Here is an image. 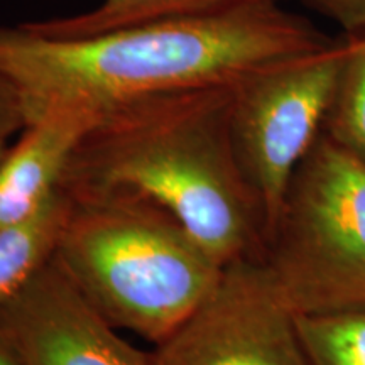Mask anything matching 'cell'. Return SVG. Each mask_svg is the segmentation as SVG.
Listing matches in <instances>:
<instances>
[{
	"mask_svg": "<svg viewBox=\"0 0 365 365\" xmlns=\"http://www.w3.org/2000/svg\"><path fill=\"white\" fill-rule=\"evenodd\" d=\"M97 113L53 112L29 122L0 159V227L36 212L58 188Z\"/></svg>",
	"mask_w": 365,
	"mask_h": 365,
	"instance_id": "ba28073f",
	"label": "cell"
},
{
	"mask_svg": "<svg viewBox=\"0 0 365 365\" xmlns=\"http://www.w3.org/2000/svg\"><path fill=\"white\" fill-rule=\"evenodd\" d=\"M257 2H276V4H279L281 0H257Z\"/></svg>",
	"mask_w": 365,
	"mask_h": 365,
	"instance_id": "e0dca14e",
	"label": "cell"
},
{
	"mask_svg": "<svg viewBox=\"0 0 365 365\" xmlns=\"http://www.w3.org/2000/svg\"><path fill=\"white\" fill-rule=\"evenodd\" d=\"M239 2L242 0H102L88 12L24 22V26L43 38L81 39L148 22L205 16Z\"/></svg>",
	"mask_w": 365,
	"mask_h": 365,
	"instance_id": "30bf717a",
	"label": "cell"
},
{
	"mask_svg": "<svg viewBox=\"0 0 365 365\" xmlns=\"http://www.w3.org/2000/svg\"><path fill=\"white\" fill-rule=\"evenodd\" d=\"M0 335L19 365H150L53 259L0 307Z\"/></svg>",
	"mask_w": 365,
	"mask_h": 365,
	"instance_id": "52a82bcc",
	"label": "cell"
},
{
	"mask_svg": "<svg viewBox=\"0 0 365 365\" xmlns=\"http://www.w3.org/2000/svg\"><path fill=\"white\" fill-rule=\"evenodd\" d=\"M120 331L156 345L220 279V262L164 210L124 198L75 202L54 255Z\"/></svg>",
	"mask_w": 365,
	"mask_h": 365,
	"instance_id": "3957f363",
	"label": "cell"
},
{
	"mask_svg": "<svg viewBox=\"0 0 365 365\" xmlns=\"http://www.w3.org/2000/svg\"><path fill=\"white\" fill-rule=\"evenodd\" d=\"M0 365H19L2 335H0Z\"/></svg>",
	"mask_w": 365,
	"mask_h": 365,
	"instance_id": "9a60e30c",
	"label": "cell"
},
{
	"mask_svg": "<svg viewBox=\"0 0 365 365\" xmlns=\"http://www.w3.org/2000/svg\"><path fill=\"white\" fill-rule=\"evenodd\" d=\"M232 85L137 98L97 113L61 190L75 202L124 198L176 218L222 266L264 259L262 207L230 137Z\"/></svg>",
	"mask_w": 365,
	"mask_h": 365,
	"instance_id": "7a4b0ae2",
	"label": "cell"
},
{
	"mask_svg": "<svg viewBox=\"0 0 365 365\" xmlns=\"http://www.w3.org/2000/svg\"><path fill=\"white\" fill-rule=\"evenodd\" d=\"M26 113L21 97L11 81L0 75V139L11 140L26 127Z\"/></svg>",
	"mask_w": 365,
	"mask_h": 365,
	"instance_id": "5bb4252c",
	"label": "cell"
},
{
	"mask_svg": "<svg viewBox=\"0 0 365 365\" xmlns=\"http://www.w3.org/2000/svg\"><path fill=\"white\" fill-rule=\"evenodd\" d=\"M330 41L279 4L242 0L205 16L81 39L43 38L24 24L0 26V75L19 93L29 124L53 112L100 113L153 95L234 85Z\"/></svg>",
	"mask_w": 365,
	"mask_h": 365,
	"instance_id": "6da1fadb",
	"label": "cell"
},
{
	"mask_svg": "<svg viewBox=\"0 0 365 365\" xmlns=\"http://www.w3.org/2000/svg\"><path fill=\"white\" fill-rule=\"evenodd\" d=\"M308 365H365V307L298 314Z\"/></svg>",
	"mask_w": 365,
	"mask_h": 365,
	"instance_id": "7c38bea8",
	"label": "cell"
},
{
	"mask_svg": "<svg viewBox=\"0 0 365 365\" xmlns=\"http://www.w3.org/2000/svg\"><path fill=\"white\" fill-rule=\"evenodd\" d=\"M149 355L150 365H308L298 314L262 259L225 266L212 293Z\"/></svg>",
	"mask_w": 365,
	"mask_h": 365,
	"instance_id": "8992f818",
	"label": "cell"
},
{
	"mask_svg": "<svg viewBox=\"0 0 365 365\" xmlns=\"http://www.w3.org/2000/svg\"><path fill=\"white\" fill-rule=\"evenodd\" d=\"M9 143H11V140L0 139V159H2L4 154H6V150H7V148H9Z\"/></svg>",
	"mask_w": 365,
	"mask_h": 365,
	"instance_id": "2e32d148",
	"label": "cell"
},
{
	"mask_svg": "<svg viewBox=\"0 0 365 365\" xmlns=\"http://www.w3.org/2000/svg\"><path fill=\"white\" fill-rule=\"evenodd\" d=\"M345 53V38L331 39L232 85V145L262 207L267 237L296 168L322 135Z\"/></svg>",
	"mask_w": 365,
	"mask_h": 365,
	"instance_id": "5b68a950",
	"label": "cell"
},
{
	"mask_svg": "<svg viewBox=\"0 0 365 365\" xmlns=\"http://www.w3.org/2000/svg\"><path fill=\"white\" fill-rule=\"evenodd\" d=\"M71 208L58 188L31 215L0 227V307L53 261Z\"/></svg>",
	"mask_w": 365,
	"mask_h": 365,
	"instance_id": "9c48e42d",
	"label": "cell"
},
{
	"mask_svg": "<svg viewBox=\"0 0 365 365\" xmlns=\"http://www.w3.org/2000/svg\"><path fill=\"white\" fill-rule=\"evenodd\" d=\"M304 6L331 21L344 34L365 31V0H299Z\"/></svg>",
	"mask_w": 365,
	"mask_h": 365,
	"instance_id": "4fadbf2b",
	"label": "cell"
},
{
	"mask_svg": "<svg viewBox=\"0 0 365 365\" xmlns=\"http://www.w3.org/2000/svg\"><path fill=\"white\" fill-rule=\"evenodd\" d=\"M262 261L296 314L365 307V164L325 132L287 185Z\"/></svg>",
	"mask_w": 365,
	"mask_h": 365,
	"instance_id": "277c9868",
	"label": "cell"
},
{
	"mask_svg": "<svg viewBox=\"0 0 365 365\" xmlns=\"http://www.w3.org/2000/svg\"><path fill=\"white\" fill-rule=\"evenodd\" d=\"M344 38V66L323 132L365 164V31Z\"/></svg>",
	"mask_w": 365,
	"mask_h": 365,
	"instance_id": "8fae6325",
	"label": "cell"
}]
</instances>
